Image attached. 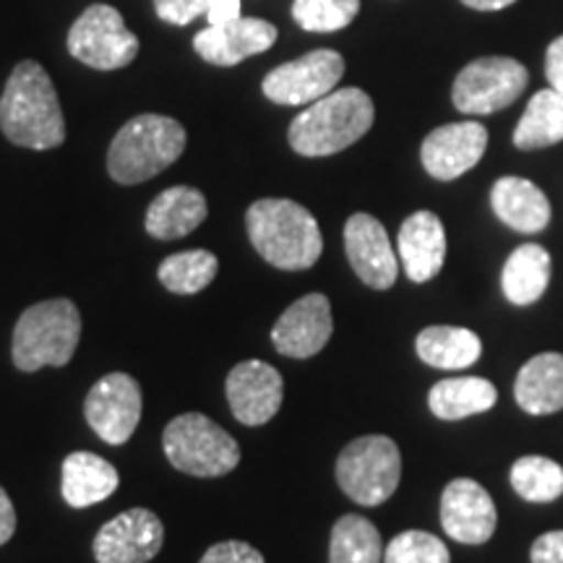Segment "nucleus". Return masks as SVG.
<instances>
[{
    "label": "nucleus",
    "instance_id": "obj_1",
    "mask_svg": "<svg viewBox=\"0 0 563 563\" xmlns=\"http://www.w3.org/2000/svg\"><path fill=\"white\" fill-rule=\"evenodd\" d=\"M0 131L11 144L45 152L66 141L58 91L47 70L34 60L19 63L0 97Z\"/></svg>",
    "mask_w": 563,
    "mask_h": 563
},
{
    "label": "nucleus",
    "instance_id": "obj_2",
    "mask_svg": "<svg viewBox=\"0 0 563 563\" xmlns=\"http://www.w3.org/2000/svg\"><path fill=\"white\" fill-rule=\"evenodd\" d=\"M245 228L258 256L282 272H306L321 258L323 238L316 217L290 199L251 203Z\"/></svg>",
    "mask_w": 563,
    "mask_h": 563
},
{
    "label": "nucleus",
    "instance_id": "obj_3",
    "mask_svg": "<svg viewBox=\"0 0 563 563\" xmlns=\"http://www.w3.org/2000/svg\"><path fill=\"white\" fill-rule=\"evenodd\" d=\"M373 118L376 108L363 89H334L295 118L287 139L302 157H329L361 141L371 131Z\"/></svg>",
    "mask_w": 563,
    "mask_h": 563
},
{
    "label": "nucleus",
    "instance_id": "obj_4",
    "mask_svg": "<svg viewBox=\"0 0 563 563\" xmlns=\"http://www.w3.org/2000/svg\"><path fill=\"white\" fill-rule=\"evenodd\" d=\"M186 150V129L167 115L133 118L112 139L108 152V173L121 186H136L159 175L180 159Z\"/></svg>",
    "mask_w": 563,
    "mask_h": 563
},
{
    "label": "nucleus",
    "instance_id": "obj_5",
    "mask_svg": "<svg viewBox=\"0 0 563 563\" xmlns=\"http://www.w3.org/2000/svg\"><path fill=\"white\" fill-rule=\"evenodd\" d=\"M81 336V313L68 298L34 302L21 313L13 329L11 357L24 373L40 368H63L76 355Z\"/></svg>",
    "mask_w": 563,
    "mask_h": 563
},
{
    "label": "nucleus",
    "instance_id": "obj_6",
    "mask_svg": "<svg viewBox=\"0 0 563 563\" xmlns=\"http://www.w3.org/2000/svg\"><path fill=\"white\" fill-rule=\"evenodd\" d=\"M162 446L175 470L194 477H222L241 464L238 441L201 412H186L167 422Z\"/></svg>",
    "mask_w": 563,
    "mask_h": 563
},
{
    "label": "nucleus",
    "instance_id": "obj_7",
    "mask_svg": "<svg viewBox=\"0 0 563 563\" xmlns=\"http://www.w3.org/2000/svg\"><path fill=\"white\" fill-rule=\"evenodd\" d=\"M402 477V454L389 435H363L350 441L336 460V483L361 506L389 501Z\"/></svg>",
    "mask_w": 563,
    "mask_h": 563
},
{
    "label": "nucleus",
    "instance_id": "obj_8",
    "mask_svg": "<svg viewBox=\"0 0 563 563\" xmlns=\"http://www.w3.org/2000/svg\"><path fill=\"white\" fill-rule=\"evenodd\" d=\"M68 53L97 70L125 68L136 60L139 37L129 32L121 11L112 5H89L68 32Z\"/></svg>",
    "mask_w": 563,
    "mask_h": 563
},
{
    "label": "nucleus",
    "instance_id": "obj_9",
    "mask_svg": "<svg viewBox=\"0 0 563 563\" xmlns=\"http://www.w3.org/2000/svg\"><path fill=\"white\" fill-rule=\"evenodd\" d=\"M530 74L519 60L493 55L467 63L456 76L452 100L464 115H490L509 108L527 89Z\"/></svg>",
    "mask_w": 563,
    "mask_h": 563
},
{
    "label": "nucleus",
    "instance_id": "obj_10",
    "mask_svg": "<svg viewBox=\"0 0 563 563\" xmlns=\"http://www.w3.org/2000/svg\"><path fill=\"white\" fill-rule=\"evenodd\" d=\"M344 76V58L336 51H313L277 66L264 76V97L274 104H313L332 95Z\"/></svg>",
    "mask_w": 563,
    "mask_h": 563
},
{
    "label": "nucleus",
    "instance_id": "obj_11",
    "mask_svg": "<svg viewBox=\"0 0 563 563\" xmlns=\"http://www.w3.org/2000/svg\"><path fill=\"white\" fill-rule=\"evenodd\" d=\"M84 418L104 443L121 446L141 420V386L129 373H108L84 399Z\"/></svg>",
    "mask_w": 563,
    "mask_h": 563
},
{
    "label": "nucleus",
    "instance_id": "obj_12",
    "mask_svg": "<svg viewBox=\"0 0 563 563\" xmlns=\"http://www.w3.org/2000/svg\"><path fill=\"white\" fill-rule=\"evenodd\" d=\"M334 319L332 302L327 295L311 292L302 295L279 316L272 329V344L279 355L292 357V361H308L319 355L332 340Z\"/></svg>",
    "mask_w": 563,
    "mask_h": 563
},
{
    "label": "nucleus",
    "instance_id": "obj_13",
    "mask_svg": "<svg viewBox=\"0 0 563 563\" xmlns=\"http://www.w3.org/2000/svg\"><path fill=\"white\" fill-rule=\"evenodd\" d=\"M498 514L490 493L470 477H456L441 493V527L462 545H483L496 532Z\"/></svg>",
    "mask_w": 563,
    "mask_h": 563
},
{
    "label": "nucleus",
    "instance_id": "obj_14",
    "mask_svg": "<svg viewBox=\"0 0 563 563\" xmlns=\"http://www.w3.org/2000/svg\"><path fill=\"white\" fill-rule=\"evenodd\" d=\"M165 543V527L150 509H129L95 538L97 563H150Z\"/></svg>",
    "mask_w": 563,
    "mask_h": 563
},
{
    "label": "nucleus",
    "instance_id": "obj_15",
    "mask_svg": "<svg viewBox=\"0 0 563 563\" xmlns=\"http://www.w3.org/2000/svg\"><path fill=\"white\" fill-rule=\"evenodd\" d=\"M344 251L347 262L361 277L363 285L373 290H389L397 282L399 262L394 256L389 232L376 217L357 211L344 224Z\"/></svg>",
    "mask_w": 563,
    "mask_h": 563
},
{
    "label": "nucleus",
    "instance_id": "obj_16",
    "mask_svg": "<svg viewBox=\"0 0 563 563\" xmlns=\"http://www.w3.org/2000/svg\"><path fill=\"white\" fill-rule=\"evenodd\" d=\"M488 131L475 121L449 123L431 131L420 146L426 173L435 180H456L483 159Z\"/></svg>",
    "mask_w": 563,
    "mask_h": 563
},
{
    "label": "nucleus",
    "instance_id": "obj_17",
    "mask_svg": "<svg viewBox=\"0 0 563 563\" xmlns=\"http://www.w3.org/2000/svg\"><path fill=\"white\" fill-rule=\"evenodd\" d=\"M230 410L243 426H264L279 412L285 382L279 371L264 361H243L230 371L228 384Z\"/></svg>",
    "mask_w": 563,
    "mask_h": 563
},
{
    "label": "nucleus",
    "instance_id": "obj_18",
    "mask_svg": "<svg viewBox=\"0 0 563 563\" xmlns=\"http://www.w3.org/2000/svg\"><path fill=\"white\" fill-rule=\"evenodd\" d=\"M277 42V26L264 19H235L230 24L207 26L196 34L194 47L211 66H238L251 55L266 53Z\"/></svg>",
    "mask_w": 563,
    "mask_h": 563
},
{
    "label": "nucleus",
    "instance_id": "obj_19",
    "mask_svg": "<svg viewBox=\"0 0 563 563\" xmlns=\"http://www.w3.org/2000/svg\"><path fill=\"white\" fill-rule=\"evenodd\" d=\"M399 262L412 282L433 279L446 258V230L433 211H415L399 228Z\"/></svg>",
    "mask_w": 563,
    "mask_h": 563
},
{
    "label": "nucleus",
    "instance_id": "obj_20",
    "mask_svg": "<svg viewBox=\"0 0 563 563\" xmlns=\"http://www.w3.org/2000/svg\"><path fill=\"white\" fill-rule=\"evenodd\" d=\"M490 203L506 228L525 232V235L545 230L551 222L548 196L532 180L517 178V175H506V178L496 180L490 191Z\"/></svg>",
    "mask_w": 563,
    "mask_h": 563
},
{
    "label": "nucleus",
    "instance_id": "obj_21",
    "mask_svg": "<svg viewBox=\"0 0 563 563\" xmlns=\"http://www.w3.org/2000/svg\"><path fill=\"white\" fill-rule=\"evenodd\" d=\"M203 220H207L203 194L191 186H173L150 203L144 228L157 241H178L201 228Z\"/></svg>",
    "mask_w": 563,
    "mask_h": 563
},
{
    "label": "nucleus",
    "instance_id": "obj_22",
    "mask_svg": "<svg viewBox=\"0 0 563 563\" xmlns=\"http://www.w3.org/2000/svg\"><path fill=\"white\" fill-rule=\"evenodd\" d=\"M121 485V475L108 460L91 452H74L63 460L60 493L74 509H87L110 498Z\"/></svg>",
    "mask_w": 563,
    "mask_h": 563
},
{
    "label": "nucleus",
    "instance_id": "obj_23",
    "mask_svg": "<svg viewBox=\"0 0 563 563\" xmlns=\"http://www.w3.org/2000/svg\"><path fill=\"white\" fill-rule=\"evenodd\" d=\"M514 397L519 407L530 415H553L563 410V355L543 352L522 365Z\"/></svg>",
    "mask_w": 563,
    "mask_h": 563
},
{
    "label": "nucleus",
    "instance_id": "obj_24",
    "mask_svg": "<svg viewBox=\"0 0 563 563\" xmlns=\"http://www.w3.org/2000/svg\"><path fill=\"white\" fill-rule=\"evenodd\" d=\"M551 253L538 243H525L506 258L501 290L514 306H532L543 298L551 282Z\"/></svg>",
    "mask_w": 563,
    "mask_h": 563
},
{
    "label": "nucleus",
    "instance_id": "obj_25",
    "mask_svg": "<svg viewBox=\"0 0 563 563\" xmlns=\"http://www.w3.org/2000/svg\"><path fill=\"white\" fill-rule=\"evenodd\" d=\"M498 402V391L488 378L456 376L443 378L428 394V407L439 420L454 422L488 412Z\"/></svg>",
    "mask_w": 563,
    "mask_h": 563
},
{
    "label": "nucleus",
    "instance_id": "obj_26",
    "mask_svg": "<svg viewBox=\"0 0 563 563\" xmlns=\"http://www.w3.org/2000/svg\"><path fill=\"white\" fill-rule=\"evenodd\" d=\"M418 357L431 368L462 371L481 361V336L464 327H428L415 340Z\"/></svg>",
    "mask_w": 563,
    "mask_h": 563
},
{
    "label": "nucleus",
    "instance_id": "obj_27",
    "mask_svg": "<svg viewBox=\"0 0 563 563\" xmlns=\"http://www.w3.org/2000/svg\"><path fill=\"white\" fill-rule=\"evenodd\" d=\"M563 141V97L555 89H543L527 104L522 121L514 129V146L530 152Z\"/></svg>",
    "mask_w": 563,
    "mask_h": 563
},
{
    "label": "nucleus",
    "instance_id": "obj_28",
    "mask_svg": "<svg viewBox=\"0 0 563 563\" xmlns=\"http://www.w3.org/2000/svg\"><path fill=\"white\" fill-rule=\"evenodd\" d=\"M384 545L376 525L361 517L347 514L336 519L332 540H329V563H382Z\"/></svg>",
    "mask_w": 563,
    "mask_h": 563
},
{
    "label": "nucleus",
    "instance_id": "obj_29",
    "mask_svg": "<svg viewBox=\"0 0 563 563\" xmlns=\"http://www.w3.org/2000/svg\"><path fill=\"white\" fill-rule=\"evenodd\" d=\"M217 272H220V262L211 251H180L167 256L159 264L157 277L165 290L175 295H196L214 282Z\"/></svg>",
    "mask_w": 563,
    "mask_h": 563
},
{
    "label": "nucleus",
    "instance_id": "obj_30",
    "mask_svg": "<svg viewBox=\"0 0 563 563\" xmlns=\"http://www.w3.org/2000/svg\"><path fill=\"white\" fill-rule=\"evenodd\" d=\"M511 488L530 504H551L563 496V467L548 456H522L511 467Z\"/></svg>",
    "mask_w": 563,
    "mask_h": 563
},
{
    "label": "nucleus",
    "instance_id": "obj_31",
    "mask_svg": "<svg viewBox=\"0 0 563 563\" xmlns=\"http://www.w3.org/2000/svg\"><path fill=\"white\" fill-rule=\"evenodd\" d=\"M361 11V0H295L292 19L306 32H340Z\"/></svg>",
    "mask_w": 563,
    "mask_h": 563
},
{
    "label": "nucleus",
    "instance_id": "obj_32",
    "mask_svg": "<svg viewBox=\"0 0 563 563\" xmlns=\"http://www.w3.org/2000/svg\"><path fill=\"white\" fill-rule=\"evenodd\" d=\"M384 563H452V555L435 534L407 530L384 548Z\"/></svg>",
    "mask_w": 563,
    "mask_h": 563
},
{
    "label": "nucleus",
    "instance_id": "obj_33",
    "mask_svg": "<svg viewBox=\"0 0 563 563\" xmlns=\"http://www.w3.org/2000/svg\"><path fill=\"white\" fill-rule=\"evenodd\" d=\"M211 0H154V11L162 21L175 26L191 24L194 19L207 16Z\"/></svg>",
    "mask_w": 563,
    "mask_h": 563
},
{
    "label": "nucleus",
    "instance_id": "obj_34",
    "mask_svg": "<svg viewBox=\"0 0 563 563\" xmlns=\"http://www.w3.org/2000/svg\"><path fill=\"white\" fill-rule=\"evenodd\" d=\"M199 563H266L264 555L243 540H224L211 545Z\"/></svg>",
    "mask_w": 563,
    "mask_h": 563
},
{
    "label": "nucleus",
    "instance_id": "obj_35",
    "mask_svg": "<svg viewBox=\"0 0 563 563\" xmlns=\"http://www.w3.org/2000/svg\"><path fill=\"white\" fill-rule=\"evenodd\" d=\"M532 563H563V530L540 534L530 551Z\"/></svg>",
    "mask_w": 563,
    "mask_h": 563
},
{
    "label": "nucleus",
    "instance_id": "obj_36",
    "mask_svg": "<svg viewBox=\"0 0 563 563\" xmlns=\"http://www.w3.org/2000/svg\"><path fill=\"white\" fill-rule=\"evenodd\" d=\"M545 76H548V84H551V89H555L563 97V34L559 40H553L551 47H548Z\"/></svg>",
    "mask_w": 563,
    "mask_h": 563
},
{
    "label": "nucleus",
    "instance_id": "obj_37",
    "mask_svg": "<svg viewBox=\"0 0 563 563\" xmlns=\"http://www.w3.org/2000/svg\"><path fill=\"white\" fill-rule=\"evenodd\" d=\"M235 19H241V0H211L207 9L209 26L230 24Z\"/></svg>",
    "mask_w": 563,
    "mask_h": 563
},
{
    "label": "nucleus",
    "instance_id": "obj_38",
    "mask_svg": "<svg viewBox=\"0 0 563 563\" xmlns=\"http://www.w3.org/2000/svg\"><path fill=\"white\" fill-rule=\"evenodd\" d=\"M16 532V509H13L9 493L0 488V545H5Z\"/></svg>",
    "mask_w": 563,
    "mask_h": 563
},
{
    "label": "nucleus",
    "instance_id": "obj_39",
    "mask_svg": "<svg viewBox=\"0 0 563 563\" xmlns=\"http://www.w3.org/2000/svg\"><path fill=\"white\" fill-rule=\"evenodd\" d=\"M462 3L475 11H501V9H509L511 3H517V0H462Z\"/></svg>",
    "mask_w": 563,
    "mask_h": 563
}]
</instances>
